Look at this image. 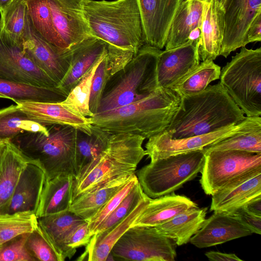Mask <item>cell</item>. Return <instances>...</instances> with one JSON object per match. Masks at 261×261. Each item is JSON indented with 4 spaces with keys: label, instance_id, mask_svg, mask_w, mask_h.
<instances>
[{
    "label": "cell",
    "instance_id": "1",
    "mask_svg": "<svg viewBox=\"0 0 261 261\" xmlns=\"http://www.w3.org/2000/svg\"><path fill=\"white\" fill-rule=\"evenodd\" d=\"M83 11L91 35L106 43L110 76L145 45L137 0H83Z\"/></svg>",
    "mask_w": 261,
    "mask_h": 261
},
{
    "label": "cell",
    "instance_id": "2",
    "mask_svg": "<svg viewBox=\"0 0 261 261\" xmlns=\"http://www.w3.org/2000/svg\"><path fill=\"white\" fill-rule=\"evenodd\" d=\"M245 117L219 82L201 92L180 96L178 107L163 132L173 139L201 135L237 124Z\"/></svg>",
    "mask_w": 261,
    "mask_h": 261
},
{
    "label": "cell",
    "instance_id": "3",
    "mask_svg": "<svg viewBox=\"0 0 261 261\" xmlns=\"http://www.w3.org/2000/svg\"><path fill=\"white\" fill-rule=\"evenodd\" d=\"M180 100L176 92L159 87L144 99L88 118L92 125L110 134H131L149 139L168 126Z\"/></svg>",
    "mask_w": 261,
    "mask_h": 261
},
{
    "label": "cell",
    "instance_id": "4",
    "mask_svg": "<svg viewBox=\"0 0 261 261\" xmlns=\"http://www.w3.org/2000/svg\"><path fill=\"white\" fill-rule=\"evenodd\" d=\"M48 134L25 132L11 143L31 163L44 172L46 180L61 175L75 176L77 129L65 125H46Z\"/></svg>",
    "mask_w": 261,
    "mask_h": 261
},
{
    "label": "cell",
    "instance_id": "5",
    "mask_svg": "<svg viewBox=\"0 0 261 261\" xmlns=\"http://www.w3.org/2000/svg\"><path fill=\"white\" fill-rule=\"evenodd\" d=\"M145 138L131 134H111L106 147L75 176L72 201L96 186L117 177L135 174L146 155Z\"/></svg>",
    "mask_w": 261,
    "mask_h": 261
},
{
    "label": "cell",
    "instance_id": "6",
    "mask_svg": "<svg viewBox=\"0 0 261 261\" xmlns=\"http://www.w3.org/2000/svg\"><path fill=\"white\" fill-rule=\"evenodd\" d=\"M161 49L143 45L122 68L109 77L98 113L144 99L159 88L157 64Z\"/></svg>",
    "mask_w": 261,
    "mask_h": 261
},
{
    "label": "cell",
    "instance_id": "7",
    "mask_svg": "<svg viewBox=\"0 0 261 261\" xmlns=\"http://www.w3.org/2000/svg\"><path fill=\"white\" fill-rule=\"evenodd\" d=\"M220 83L247 117L261 115V48L241 47L221 70Z\"/></svg>",
    "mask_w": 261,
    "mask_h": 261
},
{
    "label": "cell",
    "instance_id": "8",
    "mask_svg": "<svg viewBox=\"0 0 261 261\" xmlns=\"http://www.w3.org/2000/svg\"><path fill=\"white\" fill-rule=\"evenodd\" d=\"M203 149L151 161L136 176L143 192L150 198L164 196L180 188L200 172Z\"/></svg>",
    "mask_w": 261,
    "mask_h": 261
},
{
    "label": "cell",
    "instance_id": "9",
    "mask_svg": "<svg viewBox=\"0 0 261 261\" xmlns=\"http://www.w3.org/2000/svg\"><path fill=\"white\" fill-rule=\"evenodd\" d=\"M199 182L204 193L217 191L261 173V153L213 150L205 152Z\"/></svg>",
    "mask_w": 261,
    "mask_h": 261
},
{
    "label": "cell",
    "instance_id": "10",
    "mask_svg": "<svg viewBox=\"0 0 261 261\" xmlns=\"http://www.w3.org/2000/svg\"><path fill=\"white\" fill-rule=\"evenodd\" d=\"M175 242L161 233L155 227H130L113 247L115 260L174 261L176 257Z\"/></svg>",
    "mask_w": 261,
    "mask_h": 261
},
{
    "label": "cell",
    "instance_id": "11",
    "mask_svg": "<svg viewBox=\"0 0 261 261\" xmlns=\"http://www.w3.org/2000/svg\"><path fill=\"white\" fill-rule=\"evenodd\" d=\"M249 117L241 122L220 130L201 135L173 139L162 132L149 139L145 144V152L151 161L171 155L202 149L204 147L228 137L242 130Z\"/></svg>",
    "mask_w": 261,
    "mask_h": 261
},
{
    "label": "cell",
    "instance_id": "12",
    "mask_svg": "<svg viewBox=\"0 0 261 261\" xmlns=\"http://www.w3.org/2000/svg\"><path fill=\"white\" fill-rule=\"evenodd\" d=\"M22 48L28 57L58 85L69 67V51L57 47L43 38L32 25L28 14Z\"/></svg>",
    "mask_w": 261,
    "mask_h": 261
},
{
    "label": "cell",
    "instance_id": "13",
    "mask_svg": "<svg viewBox=\"0 0 261 261\" xmlns=\"http://www.w3.org/2000/svg\"><path fill=\"white\" fill-rule=\"evenodd\" d=\"M261 14V0H227L224 6L225 29L219 54L227 58L248 43L246 34L255 18Z\"/></svg>",
    "mask_w": 261,
    "mask_h": 261
},
{
    "label": "cell",
    "instance_id": "14",
    "mask_svg": "<svg viewBox=\"0 0 261 261\" xmlns=\"http://www.w3.org/2000/svg\"><path fill=\"white\" fill-rule=\"evenodd\" d=\"M186 0H137L145 44L159 49L166 44L172 21Z\"/></svg>",
    "mask_w": 261,
    "mask_h": 261
},
{
    "label": "cell",
    "instance_id": "15",
    "mask_svg": "<svg viewBox=\"0 0 261 261\" xmlns=\"http://www.w3.org/2000/svg\"><path fill=\"white\" fill-rule=\"evenodd\" d=\"M0 77L38 86H58L28 57L21 47L7 42L1 37Z\"/></svg>",
    "mask_w": 261,
    "mask_h": 261
},
{
    "label": "cell",
    "instance_id": "16",
    "mask_svg": "<svg viewBox=\"0 0 261 261\" xmlns=\"http://www.w3.org/2000/svg\"><path fill=\"white\" fill-rule=\"evenodd\" d=\"M48 1L54 28L65 49L92 36L83 14V0Z\"/></svg>",
    "mask_w": 261,
    "mask_h": 261
},
{
    "label": "cell",
    "instance_id": "17",
    "mask_svg": "<svg viewBox=\"0 0 261 261\" xmlns=\"http://www.w3.org/2000/svg\"><path fill=\"white\" fill-rule=\"evenodd\" d=\"M200 43L188 41L172 49L161 50L157 64L159 87L170 89L200 63Z\"/></svg>",
    "mask_w": 261,
    "mask_h": 261
},
{
    "label": "cell",
    "instance_id": "18",
    "mask_svg": "<svg viewBox=\"0 0 261 261\" xmlns=\"http://www.w3.org/2000/svg\"><path fill=\"white\" fill-rule=\"evenodd\" d=\"M45 182L43 171L28 163L21 173L10 200L0 209V215L16 213L36 215Z\"/></svg>",
    "mask_w": 261,
    "mask_h": 261
},
{
    "label": "cell",
    "instance_id": "19",
    "mask_svg": "<svg viewBox=\"0 0 261 261\" xmlns=\"http://www.w3.org/2000/svg\"><path fill=\"white\" fill-rule=\"evenodd\" d=\"M214 212L190 239V242L195 246L199 248L211 247L252 234L233 215Z\"/></svg>",
    "mask_w": 261,
    "mask_h": 261
},
{
    "label": "cell",
    "instance_id": "20",
    "mask_svg": "<svg viewBox=\"0 0 261 261\" xmlns=\"http://www.w3.org/2000/svg\"><path fill=\"white\" fill-rule=\"evenodd\" d=\"M67 49L70 55L69 67L57 86L67 95L107 52L106 43L93 36Z\"/></svg>",
    "mask_w": 261,
    "mask_h": 261
},
{
    "label": "cell",
    "instance_id": "21",
    "mask_svg": "<svg viewBox=\"0 0 261 261\" xmlns=\"http://www.w3.org/2000/svg\"><path fill=\"white\" fill-rule=\"evenodd\" d=\"M31 119L44 126L65 125L90 135L92 124L61 102H21L16 103Z\"/></svg>",
    "mask_w": 261,
    "mask_h": 261
},
{
    "label": "cell",
    "instance_id": "22",
    "mask_svg": "<svg viewBox=\"0 0 261 261\" xmlns=\"http://www.w3.org/2000/svg\"><path fill=\"white\" fill-rule=\"evenodd\" d=\"M146 194L137 205L121 221L93 235L86 246L84 253L80 260L89 261H106L111 251L120 238L132 226L133 223L141 213L150 201Z\"/></svg>",
    "mask_w": 261,
    "mask_h": 261
},
{
    "label": "cell",
    "instance_id": "23",
    "mask_svg": "<svg viewBox=\"0 0 261 261\" xmlns=\"http://www.w3.org/2000/svg\"><path fill=\"white\" fill-rule=\"evenodd\" d=\"M224 29V11L213 0L204 2L199 47L200 60L214 61L219 56Z\"/></svg>",
    "mask_w": 261,
    "mask_h": 261
},
{
    "label": "cell",
    "instance_id": "24",
    "mask_svg": "<svg viewBox=\"0 0 261 261\" xmlns=\"http://www.w3.org/2000/svg\"><path fill=\"white\" fill-rule=\"evenodd\" d=\"M197 206L190 198L174 192L155 198H150L147 206L134 221L132 226L155 227L177 215Z\"/></svg>",
    "mask_w": 261,
    "mask_h": 261
},
{
    "label": "cell",
    "instance_id": "25",
    "mask_svg": "<svg viewBox=\"0 0 261 261\" xmlns=\"http://www.w3.org/2000/svg\"><path fill=\"white\" fill-rule=\"evenodd\" d=\"M212 196L211 211L232 214L261 196V173L222 189Z\"/></svg>",
    "mask_w": 261,
    "mask_h": 261
},
{
    "label": "cell",
    "instance_id": "26",
    "mask_svg": "<svg viewBox=\"0 0 261 261\" xmlns=\"http://www.w3.org/2000/svg\"><path fill=\"white\" fill-rule=\"evenodd\" d=\"M135 174L110 180L81 194L72 201L69 210L88 221Z\"/></svg>",
    "mask_w": 261,
    "mask_h": 261
},
{
    "label": "cell",
    "instance_id": "27",
    "mask_svg": "<svg viewBox=\"0 0 261 261\" xmlns=\"http://www.w3.org/2000/svg\"><path fill=\"white\" fill-rule=\"evenodd\" d=\"M204 2L186 0L180 6L171 24L165 50L181 46L188 42L190 32L201 27Z\"/></svg>",
    "mask_w": 261,
    "mask_h": 261
},
{
    "label": "cell",
    "instance_id": "28",
    "mask_svg": "<svg viewBox=\"0 0 261 261\" xmlns=\"http://www.w3.org/2000/svg\"><path fill=\"white\" fill-rule=\"evenodd\" d=\"M75 176L61 175L46 180L36 213L38 218L69 210Z\"/></svg>",
    "mask_w": 261,
    "mask_h": 261
},
{
    "label": "cell",
    "instance_id": "29",
    "mask_svg": "<svg viewBox=\"0 0 261 261\" xmlns=\"http://www.w3.org/2000/svg\"><path fill=\"white\" fill-rule=\"evenodd\" d=\"M75 213L67 210L38 218V224L57 251L65 260L70 259L76 249L68 247L65 241L71 229L85 221Z\"/></svg>",
    "mask_w": 261,
    "mask_h": 261
},
{
    "label": "cell",
    "instance_id": "30",
    "mask_svg": "<svg viewBox=\"0 0 261 261\" xmlns=\"http://www.w3.org/2000/svg\"><path fill=\"white\" fill-rule=\"evenodd\" d=\"M67 95L58 87L38 86L0 77V98L21 102H61Z\"/></svg>",
    "mask_w": 261,
    "mask_h": 261
},
{
    "label": "cell",
    "instance_id": "31",
    "mask_svg": "<svg viewBox=\"0 0 261 261\" xmlns=\"http://www.w3.org/2000/svg\"><path fill=\"white\" fill-rule=\"evenodd\" d=\"M30 163L10 142L0 151V209L10 200L19 178Z\"/></svg>",
    "mask_w": 261,
    "mask_h": 261
},
{
    "label": "cell",
    "instance_id": "32",
    "mask_svg": "<svg viewBox=\"0 0 261 261\" xmlns=\"http://www.w3.org/2000/svg\"><path fill=\"white\" fill-rule=\"evenodd\" d=\"M207 210V207H192L155 227L161 233L173 239L177 245L181 246L190 242L201 228Z\"/></svg>",
    "mask_w": 261,
    "mask_h": 261
},
{
    "label": "cell",
    "instance_id": "33",
    "mask_svg": "<svg viewBox=\"0 0 261 261\" xmlns=\"http://www.w3.org/2000/svg\"><path fill=\"white\" fill-rule=\"evenodd\" d=\"M213 150H236L261 153V117H249L247 124L240 132L203 148Z\"/></svg>",
    "mask_w": 261,
    "mask_h": 261
},
{
    "label": "cell",
    "instance_id": "34",
    "mask_svg": "<svg viewBox=\"0 0 261 261\" xmlns=\"http://www.w3.org/2000/svg\"><path fill=\"white\" fill-rule=\"evenodd\" d=\"M25 132L48 134L46 126L31 119L17 104L0 110V142H10Z\"/></svg>",
    "mask_w": 261,
    "mask_h": 261
},
{
    "label": "cell",
    "instance_id": "35",
    "mask_svg": "<svg viewBox=\"0 0 261 261\" xmlns=\"http://www.w3.org/2000/svg\"><path fill=\"white\" fill-rule=\"evenodd\" d=\"M0 14L1 38L22 47L28 18L25 0H13Z\"/></svg>",
    "mask_w": 261,
    "mask_h": 261
},
{
    "label": "cell",
    "instance_id": "36",
    "mask_svg": "<svg viewBox=\"0 0 261 261\" xmlns=\"http://www.w3.org/2000/svg\"><path fill=\"white\" fill-rule=\"evenodd\" d=\"M110 134L92 124L90 135L77 129L74 158L75 176L106 147Z\"/></svg>",
    "mask_w": 261,
    "mask_h": 261
},
{
    "label": "cell",
    "instance_id": "37",
    "mask_svg": "<svg viewBox=\"0 0 261 261\" xmlns=\"http://www.w3.org/2000/svg\"><path fill=\"white\" fill-rule=\"evenodd\" d=\"M220 67L212 60L202 61L170 89L180 96L203 91L213 81L219 79Z\"/></svg>",
    "mask_w": 261,
    "mask_h": 261
},
{
    "label": "cell",
    "instance_id": "38",
    "mask_svg": "<svg viewBox=\"0 0 261 261\" xmlns=\"http://www.w3.org/2000/svg\"><path fill=\"white\" fill-rule=\"evenodd\" d=\"M25 2L28 16L36 31L54 46L65 50L54 28L48 0H25Z\"/></svg>",
    "mask_w": 261,
    "mask_h": 261
},
{
    "label": "cell",
    "instance_id": "39",
    "mask_svg": "<svg viewBox=\"0 0 261 261\" xmlns=\"http://www.w3.org/2000/svg\"><path fill=\"white\" fill-rule=\"evenodd\" d=\"M107 53V51L91 67L69 92L66 99L61 102L82 116L90 117L93 115L89 106L92 82L97 66Z\"/></svg>",
    "mask_w": 261,
    "mask_h": 261
},
{
    "label": "cell",
    "instance_id": "40",
    "mask_svg": "<svg viewBox=\"0 0 261 261\" xmlns=\"http://www.w3.org/2000/svg\"><path fill=\"white\" fill-rule=\"evenodd\" d=\"M38 226V218L32 213L0 215V246L24 233H30Z\"/></svg>",
    "mask_w": 261,
    "mask_h": 261
},
{
    "label": "cell",
    "instance_id": "41",
    "mask_svg": "<svg viewBox=\"0 0 261 261\" xmlns=\"http://www.w3.org/2000/svg\"><path fill=\"white\" fill-rule=\"evenodd\" d=\"M25 246L30 254L36 261L64 260L39 224L35 229L28 233Z\"/></svg>",
    "mask_w": 261,
    "mask_h": 261
},
{
    "label": "cell",
    "instance_id": "42",
    "mask_svg": "<svg viewBox=\"0 0 261 261\" xmlns=\"http://www.w3.org/2000/svg\"><path fill=\"white\" fill-rule=\"evenodd\" d=\"M145 194L138 182L100 224L95 233L107 229L121 221L137 205Z\"/></svg>",
    "mask_w": 261,
    "mask_h": 261
},
{
    "label": "cell",
    "instance_id": "43",
    "mask_svg": "<svg viewBox=\"0 0 261 261\" xmlns=\"http://www.w3.org/2000/svg\"><path fill=\"white\" fill-rule=\"evenodd\" d=\"M138 182L136 174L125 184L103 206L99 212L88 222L89 231L92 236L106 218L119 204L135 186Z\"/></svg>",
    "mask_w": 261,
    "mask_h": 261
},
{
    "label": "cell",
    "instance_id": "44",
    "mask_svg": "<svg viewBox=\"0 0 261 261\" xmlns=\"http://www.w3.org/2000/svg\"><path fill=\"white\" fill-rule=\"evenodd\" d=\"M110 76L107 53L97 66L94 74L89 99V110L93 114H97L103 92Z\"/></svg>",
    "mask_w": 261,
    "mask_h": 261
},
{
    "label": "cell",
    "instance_id": "45",
    "mask_svg": "<svg viewBox=\"0 0 261 261\" xmlns=\"http://www.w3.org/2000/svg\"><path fill=\"white\" fill-rule=\"evenodd\" d=\"M29 233L18 236L0 246V261H36L26 249Z\"/></svg>",
    "mask_w": 261,
    "mask_h": 261
},
{
    "label": "cell",
    "instance_id": "46",
    "mask_svg": "<svg viewBox=\"0 0 261 261\" xmlns=\"http://www.w3.org/2000/svg\"><path fill=\"white\" fill-rule=\"evenodd\" d=\"M91 237L88 222L85 221L71 229L66 238L65 244L68 247L76 249L78 247L86 246Z\"/></svg>",
    "mask_w": 261,
    "mask_h": 261
},
{
    "label": "cell",
    "instance_id": "47",
    "mask_svg": "<svg viewBox=\"0 0 261 261\" xmlns=\"http://www.w3.org/2000/svg\"><path fill=\"white\" fill-rule=\"evenodd\" d=\"M230 214L234 216L252 233H261V217L251 214L242 207Z\"/></svg>",
    "mask_w": 261,
    "mask_h": 261
},
{
    "label": "cell",
    "instance_id": "48",
    "mask_svg": "<svg viewBox=\"0 0 261 261\" xmlns=\"http://www.w3.org/2000/svg\"><path fill=\"white\" fill-rule=\"evenodd\" d=\"M247 43L261 41V14L257 15L250 24L246 34Z\"/></svg>",
    "mask_w": 261,
    "mask_h": 261
},
{
    "label": "cell",
    "instance_id": "49",
    "mask_svg": "<svg viewBox=\"0 0 261 261\" xmlns=\"http://www.w3.org/2000/svg\"><path fill=\"white\" fill-rule=\"evenodd\" d=\"M205 255L209 259L214 261H243L242 259L234 253L211 251L206 252Z\"/></svg>",
    "mask_w": 261,
    "mask_h": 261
},
{
    "label": "cell",
    "instance_id": "50",
    "mask_svg": "<svg viewBox=\"0 0 261 261\" xmlns=\"http://www.w3.org/2000/svg\"><path fill=\"white\" fill-rule=\"evenodd\" d=\"M242 208L251 214L261 217V196L250 200Z\"/></svg>",
    "mask_w": 261,
    "mask_h": 261
},
{
    "label": "cell",
    "instance_id": "51",
    "mask_svg": "<svg viewBox=\"0 0 261 261\" xmlns=\"http://www.w3.org/2000/svg\"><path fill=\"white\" fill-rule=\"evenodd\" d=\"M201 27H197L190 32L188 36V41L200 42L201 37Z\"/></svg>",
    "mask_w": 261,
    "mask_h": 261
},
{
    "label": "cell",
    "instance_id": "52",
    "mask_svg": "<svg viewBox=\"0 0 261 261\" xmlns=\"http://www.w3.org/2000/svg\"><path fill=\"white\" fill-rule=\"evenodd\" d=\"M13 0H0V12L7 8Z\"/></svg>",
    "mask_w": 261,
    "mask_h": 261
},
{
    "label": "cell",
    "instance_id": "53",
    "mask_svg": "<svg viewBox=\"0 0 261 261\" xmlns=\"http://www.w3.org/2000/svg\"><path fill=\"white\" fill-rule=\"evenodd\" d=\"M203 2H208L210 0H200ZM215 3L221 9L224 11V6L227 0H213Z\"/></svg>",
    "mask_w": 261,
    "mask_h": 261
},
{
    "label": "cell",
    "instance_id": "54",
    "mask_svg": "<svg viewBox=\"0 0 261 261\" xmlns=\"http://www.w3.org/2000/svg\"><path fill=\"white\" fill-rule=\"evenodd\" d=\"M5 144V142H0V151Z\"/></svg>",
    "mask_w": 261,
    "mask_h": 261
}]
</instances>
